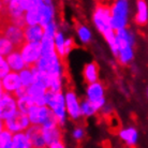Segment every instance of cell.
<instances>
[{
  "mask_svg": "<svg viewBox=\"0 0 148 148\" xmlns=\"http://www.w3.org/2000/svg\"><path fill=\"white\" fill-rule=\"evenodd\" d=\"M64 43H66V38L63 36V34L58 30L56 34L55 38H54V45H55V51L57 53V55L60 57V59L62 60L66 58V52H64Z\"/></svg>",
  "mask_w": 148,
  "mask_h": 148,
  "instance_id": "24",
  "label": "cell"
},
{
  "mask_svg": "<svg viewBox=\"0 0 148 148\" xmlns=\"http://www.w3.org/2000/svg\"><path fill=\"white\" fill-rule=\"evenodd\" d=\"M106 104V100L105 98L100 99L98 101H89L88 99H84L81 101V113L83 117H91L93 115H96L98 112H100V110L103 108Z\"/></svg>",
  "mask_w": 148,
  "mask_h": 148,
  "instance_id": "11",
  "label": "cell"
},
{
  "mask_svg": "<svg viewBox=\"0 0 148 148\" xmlns=\"http://www.w3.org/2000/svg\"><path fill=\"white\" fill-rule=\"evenodd\" d=\"M135 43V38L133 32L130 29L119 30L116 32V46H117V55L120 49L128 47H133Z\"/></svg>",
  "mask_w": 148,
  "mask_h": 148,
  "instance_id": "13",
  "label": "cell"
},
{
  "mask_svg": "<svg viewBox=\"0 0 148 148\" xmlns=\"http://www.w3.org/2000/svg\"><path fill=\"white\" fill-rule=\"evenodd\" d=\"M25 133L32 148H47L42 134V128L40 126H31Z\"/></svg>",
  "mask_w": 148,
  "mask_h": 148,
  "instance_id": "14",
  "label": "cell"
},
{
  "mask_svg": "<svg viewBox=\"0 0 148 148\" xmlns=\"http://www.w3.org/2000/svg\"><path fill=\"white\" fill-rule=\"evenodd\" d=\"M58 30H59L58 29V24L56 22L51 23V24L46 25L45 27H43V38L54 40V38H55Z\"/></svg>",
  "mask_w": 148,
  "mask_h": 148,
  "instance_id": "31",
  "label": "cell"
},
{
  "mask_svg": "<svg viewBox=\"0 0 148 148\" xmlns=\"http://www.w3.org/2000/svg\"><path fill=\"white\" fill-rule=\"evenodd\" d=\"M4 12H5V4H4V1H0V17H3Z\"/></svg>",
  "mask_w": 148,
  "mask_h": 148,
  "instance_id": "36",
  "label": "cell"
},
{
  "mask_svg": "<svg viewBox=\"0 0 148 148\" xmlns=\"http://www.w3.org/2000/svg\"><path fill=\"white\" fill-rule=\"evenodd\" d=\"M64 99H66L67 114L69 115V117L75 121L78 120L82 117L81 101L78 100L77 96L73 89H68L64 93Z\"/></svg>",
  "mask_w": 148,
  "mask_h": 148,
  "instance_id": "8",
  "label": "cell"
},
{
  "mask_svg": "<svg viewBox=\"0 0 148 148\" xmlns=\"http://www.w3.org/2000/svg\"><path fill=\"white\" fill-rule=\"evenodd\" d=\"M0 82H1V85H2L4 92L13 95V96L18 89L23 87L21 79H19L18 73H15V72H10Z\"/></svg>",
  "mask_w": 148,
  "mask_h": 148,
  "instance_id": "12",
  "label": "cell"
},
{
  "mask_svg": "<svg viewBox=\"0 0 148 148\" xmlns=\"http://www.w3.org/2000/svg\"><path fill=\"white\" fill-rule=\"evenodd\" d=\"M55 7L52 1L47 0H41L40 4V22L39 25L45 27L51 23L55 22Z\"/></svg>",
  "mask_w": 148,
  "mask_h": 148,
  "instance_id": "10",
  "label": "cell"
},
{
  "mask_svg": "<svg viewBox=\"0 0 148 148\" xmlns=\"http://www.w3.org/2000/svg\"><path fill=\"white\" fill-rule=\"evenodd\" d=\"M42 134L47 148L57 142L62 141V131L59 126L53 127V128H42Z\"/></svg>",
  "mask_w": 148,
  "mask_h": 148,
  "instance_id": "16",
  "label": "cell"
},
{
  "mask_svg": "<svg viewBox=\"0 0 148 148\" xmlns=\"http://www.w3.org/2000/svg\"><path fill=\"white\" fill-rule=\"evenodd\" d=\"M75 47V43H74V40L71 39V38H67L66 39V43H64V52H66V57H67L70 52Z\"/></svg>",
  "mask_w": 148,
  "mask_h": 148,
  "instance_id": "35",
  "label": "cell"
},
{
  "mask_svg": "<svg viewBox=\"0 0 148 148\" xmlns=\"http://www.w3.org/2000/svg\"><path fill=\"white\" fill-rule=\"evenodd\" d=\"M24 38L25 42L28 43L41 42L43 39V27L40 25L26 26L24 28Z\"/></svg>",
  "mask_w": 148,
  "mask_h": 148,
  "instance_id": "18",
  "label": "cell"
},
{
  "mask_svg": "<svg viewBox=\"0 0 148 148\" xmlns=\"http://www.w3.org/2000/svg\"><path fill=\"white\" fill-rule=\"evenodd\" d=\"M5 61H7L11 72H15V73H19L21 71H23L27 67L18 49H15L14 52L11 53L8 57H5Z\"/></svg>",
  "mask_w": 148,
  "mask_h": 148,
  "instance_id": "15",
  "label": "cell"
},
{
  "mask_svg": "<svg viewBox=\"0 0 148 148\" xmlns=\"http://www.w3.org/2000/svg\"><path fill=\"white\" fill-rule=\"evenodd\" d=\"M146 92H147V97H148V87H147V91H146Z\"/></svg>",
  "mask_w": 148,
  "mask_h": 148,
  "instance_id": "40",
  "label": "cell"
},
{
  "mask_svg": "<svg viewBox=\"0 0 148 148\" xmlns=\"http://www.w3.org/2000/svg\"><path fill=\"white\" fill-rule=\"evenodd\" d=\"M31 68V72H32V77H34V85L39 86L41 88L48 90L49 88V82H51V77L49 75L44 72H41L36 66H32Z\"/></svg>",
  "mask_w": 148,
  "mask_h": 148,
  "instance_id": "22",
  "label": "cell"
},
{
  "mask_svg": "<svg viewBox=\"0 0 148 148\" xmlns=\"http://www.w3.org/2000/svg\"><path fill=\"white\" fill-rule=\"evenodd\" d=\"M84 79L87 84H93L99 82V64L96 61H91L89 63H86L84 70H83Z\"/></svg>",
  "mask_w": 148,
  "mask_h": 148,
  "instance_id": "21",
  "label": "cell"
},
{
  "mask_svg": "<svg viewBox=\"0 0 148 148\" xmlns=\"http://www.w3.org/2000/svg\"><path fill=\"white\" fill-rule=\"evenodd\" d=\"M40 4L41 0H34V5L30 8L28 11L25 12L24 18H25L27 26L39 25V22H40Z\"/></svg>",
  "mask_w": 148,
  "mask_h": 148,
  "instance_id": "20",
  "label": "cell"
},
{
  "mask_svg": "<svg viewBox=\"0 0 148 148\" xmlns=\"http://www.w3.org/2000/svg\"><path fill=\"white\" fill-rule=\"evenodd\" d=\"M18 113L17 100L13 95L5 93L0 99V119L5 121Z\"/></svg>",
  "mask_w": 148,
  "mask_h": 148,
  "instance_id": "7",
  "label": "cell"
},
{
  "mask_svg": "<svg viewBox=\"0 0 148 148\" xmlns=\"http://www.w3.org/2000/svg\"><path fill=\"white\" fill-rule=\"evenodd\" d=\"M46 106H47L54 116L56 117L59 127H62L67 119V108H66V99L62 91L53 92L46 91Z\"/></svg>",
  "mask_w": 148,
  "mask_h": 148,
  "instance_id": "3",
  "label": "cell"
},
{
  "mask_svg": "<svg viewBox=\"0 0 148 148\" xmlns=\"http://www.w3.org/2000/svg\"><path fill=\"white\" fill-rule=\"evenodd\" d=\"M27 116L29 118L31 126L43 127L48 119L53 116V113L47 106H37V105H34L29 110Z\"/></svg>",
  "mask_w": 148,
  "mask_h": 148,
  "instance_id": "9",
  "label": "cell"
},
{
  "mask_svg": "<svg viewBox=\"0 0 148 148\" xmlns=\"http://www.w3.org/2000/svg\"><path fill=\"white\" fill-rule=\"evenodd\" d=\"M15 51L14 45L12 44L10 41L8 40L7 38L0 34V56L2 57H8L11 53H13Z\"/></svg>",
  "mask_w": 148,
  "mask_h": 148,
  "instance_id": "28",
  "label": "cell"
},
{
  "mask_svg": "<svg viewBox=\"0 0 148 148\" xmlns=\"http://www.w3.org/2000/svg\"><path fill=\"white\" fill-rule=\"evenodd\" d=\"M76 31H77V36L79 38V40L84 44H88L89 42L91 41V39H92L91 31H90V29L86 25H83V24L77 23L76 24Z\"/></svg>",
  "mask_w": 148,
  "mask_h": 148,
  "instance_id": "26",
  "label": "cell"
},
{
  "mask_svg": "<svg viewBox=\"0 0 148 148\" xmlns=\"http://www.w3.org/2000/svg\"><path fill=\"white\" fill-rule=\"evenodd\" d=\"M31 127L30 120L26 114L17 113L12 118L7 119L4 121V129L8 130L12 134H17L21 132H26Z\"/></svg>",
  "mask_w": 148,
  "mask_h": 148,
  "instance_id": "5",
  "label": "cell"
},
{
  "mask_svg": "<svg viewBox=\"0 0 148 148\" xmlns=\"http://www.w3.org/2000/svg\"><path fill=\"white\" fill-rule=\"evenodd\" d=\"M118 135L128 147H134L138 141V132L134 127H128L119 130Z\"/></svg>",
  "mask_w": 148,
  "mask_h": 148,
  "instance_id": "17",
  "label": "cell"
},
{
  "mask_svg": "<svg viewBox=\"0 0 148 148\" xmlns=\"http://www.w3.org/2000/svg\"><path fill=\"white\" fill-rule=\"evenodd\" d=\"M4 95L3 88H2V85H1V82H0V99L2 98V96Z\"/></svg>",
  "mask_w": 148,
  "mask_h": 148,
  "instance_id": "39",
  "label": "cell"
},
{
  "mask_svg": "<svg viewBox=\"0 0 148 148\" xmlns=\"http://www.w3.org/2000/svg\"><path fill=\"white\" fill-rule=\"evenodd\" d=\"M18 51L27 67H32L41 58V42H36V43L25 42Z\"/></svg>",
  "mask_w": 148,
  "mask_h": 148,
  "instance_id": "6",
  "label": "cell"
},
{
  "mask_svg": "<svg viewBox=\"0 0 148 148\" xmlns=\"http://www.w3.org/2000/svg\"><path fill=\"white\" fill-rule=\"evenodd\" d=\"M19 79H21V83H22L23 87L25 88H28L29 86L32 85L34 83V77H32V72H31V68L26 67L23 71H21L18 73Z\"/></svg>",
  "mask_w": 148,
  "mask_h": 148,
  "instance_id": "29",
  "label": "cell"
},
{
  "mask_svg": "<svg viewBox=\"0 0 148 148\" xmlns=\"http://www.w3.org/2000/svg\"><path fill=\"white\" fill-rule=\"evenodd\" d=\"M135 23L140 26H144L148 23V4L146 1L138 0L136 2Z\"/></svg>",
  "mask_w": 148,
  "mask_h": 148,
  "instance_id": "23",
  "label": "cell"
},
{
  "mask_svg": "<svg viewBox=\"0 0 148 148\" xmlns=\"http://www.w3.org/2000/svg\"><path fill=\"white\" fill-rule=\"evenodd\" d=\"M34 105V100H32L28 95L17 99V110H18V112L22 113V114L27 115L28 112H29V110L32 108Z\"/></svg>",
  "mask_w": 148,
  "mask_h": 148,
  "instance_id": "27",
  "label": "cell"
},
{
  "mask_svg": "<svg viewBox=\"0 0 148 148\" xmlns=\"http://www.w3.org/2000/svg\"><path fill=\"white\" fill-rule=\"evenodd\" d=\"M53 53H56L54 40L43 38L41 41V56H47Z\"/></svg>",
  "mask_w": 148,
  "mask_h": 148,
  "instance_id": "30",
  "label": "cell"
},
{
  "mask_svg": "<svg viewBox=\"0 0 148 148\" xmlns=\"http://www.w3.org/2000/svg\"><path fill=\"white\" fill-rule=\"evenodd\" d=\"M85 136V131H84V128L83 127H76L75 129L73 130V137L74 140L76 141H82Z\"/></svg>",
  "mask_w": 148,
  "mask_h": 148,
  "instance_id": "34",
  "label": "cell"
},
{
  "mask_svg": "<svg viewBox=\"0 0 148 148\" xmlns=\"http://www.w3.org/2000/svg\"><path fill=\"white\" fill-rule=\"evenodd\" d=\"M104 93H105L104 85L100 82H97V83L89 84L87 86V88H86V99L95 102V101H98L100 99L105 98Z\"/></svg>",
  "mask_w": 148,
  "mask_h": 148,
  "instance_id": "19",
  "label": "cell"
},
{
  "mask_svg": "<svg viewBox=\"0 0 148 148\" xmlns=\"http://www.w3.org/2000/svg\"><path fill=\"white\" fill-rule=\"evenodd\" d=\"M12 140H13V134L4 129L0 133V148H4L9 145H11Z\"/></svg>",
  "mask_w": 148,
  "mask_h": 148,
  "instance_id": "32",
  "label": "cell"
},
{
  "mask_svg": "<svg viewBox=\"0 0 148 148\" xmlns=\"http://www.w3.org/2000/svg\"><path fill=\"white\" fill-rule=\"evenodd\" d=\"M12 144H13V148H32L25 132L13 134Z\"/></svg>",
  "mask_w": 148,
  "mask_h": 148,
  "instance_id": "25",
  "label": "cell"
},
{
  "mask_svg": "<svg viewBox=\"0 0 148 148\" xmlns=\"http://www.w3.org/2000/svg\"><path fill=\"white\" fill-rule=\"evenodd\" d=\"M48 148H66L64 147V144H63V142H57V143H55L54 145H52L51 147Z\"/></svg>",
  "mask_w": 148,
  "mask_h": 148,
  "instance_id": "37",
  "label": "cell"
},
{
  "mask_svg": "<svg viewBox=\"0 0 148 148\" xmlns=\"http://www.w3.org/2000/svg\"><path fill=\"white\" fill-rule=\"evenodd\" d=\"M10 72H11V70H10V68L8 66L7 61H5V58L2 57V56H0V81Z\"/></svg>",
  "mask_w": 148,
  "mask_h": 148,
  "instance_id": "33",
  "label": "cell"
},
{
  "mask_svg": "<svg viewBox=\"0 0 148 148\" xmlns=\"http://www.w3.org/2000/svg\"><path fill=\"white\" fill-rule=\"evenodd\" d=\"M4 130V121L0 119V133Z\"/></svg>",
  "mask_w": 148,
  "mask_h": 148,
  "instance_id": "38",
  "label": "cell"
},
{
  "mask_svg": "<svg viewBox=\"0 0 148 148\" xmlns=\"http://www.w3.org/2000/svg\"><path fill=\"white\" fill-rule=\"evenodd\" d=\"M129 22V2L117 0L111 4V24L115 32L126 29Z\"/></svg>",
  "mask_w": 148,
  "mask_h": 148,
  "instance_id": "2",
  "label": "cell"
},
{
  "mask_svg": "<svg viewBox=\"0 0 148 148\" xmlns=\"http://www.w3.org/2000/svg\"><path fill=\"white\" fill-rule=\"evenodd\" d=\"M0 34H2L14 45L15 49H19L25 43L24 29L13 25L9 22V19L3 18V23L0 28Z\"/></svg>",
  "mask_w": 148,
  "mask_h": 148,
  "instance_id": "4",
  "label": "cell"
},
{
  "mask_svg": "<svg viewBox=\"0 0 148 148\" xmlns=\"http://www.w3.org/2000/svg\"><path fill=\"white\" fill-rule=\"evenodd\" d=\"M92 21L98 31L103 36L105 41L108 42V46L115 57H117L116 32L113 30L111 24V4L98 2L93 10Z\"/></svg>",
  "mask_w": 148,
  "mask_h": 148,
  "instance_id": "1",
  "label": "cell"
}]
</instances>
